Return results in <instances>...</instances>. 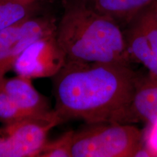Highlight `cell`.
Wrapping results in <instances>:
<instances>
[{
	"label": "cell",
	"mask_w": 157,
	"mask_h": 157,
	"mask_svg": "<svg viewBox=\"0 0 157 157\" xmlns=\"http://www.w3.org/2000/svg\"><path fill=\"white\" fill-rule=\"evenodd\" d=\"M155 13H156V15L157 17V0L156 1V2H155Z\"/></svg>",
	"instance_id": "cell-15"
},
{
	"label": "cell",
	"mask_w": 157,
	"mask_h": 157,
	"mask_svg": "<svg viewBox=\"0 0 157 157\" xmlns=\"http://www.w3.org/2000/svg\"><path fill=\"white\" fill-rule=\"evenodd\" d=\"M143 130V148L137 156H157V119L146 123Z\"/></svg>",
	"instance_id": "cell-14"
},
{
	"label": "cell",
	"mask_w": 157,
	"mask_h": 157,
	"mask_svg": "<svg viewBox=\"0 0 157 157\" xmlns=\"http://www.w3.org/2000/svg\"><path fill=\"white\" fill-rule=\"evenodd\" d=\"M56 36L67 62L131 66L123 29L91 0H63Z\"/></svg>",
	"instance_id": "cell-2"
},
{
	"label": "cell",
	"mask_w": 157,
	"mask_h": 157,
	"mask_svg": "<svg viewBox=\"0 0 157 157\" xmlns=\"http://www.w3.org/2000/svg\"><path fill=\"white\" fill-rule=\"evenodd\" d=\"M64 120L54 109L0 127V157H37L49 132Z\"/></svg>",
	"instance_id": "cell-4"
},
{
	"label": "cell",
	"mask_w": 157,
	"mask_h": 157,
	"mask_svg": "<svg viewBox=\"0 0 157 157\" xmlns=\"http://www.w3.org/2000/svg\"><path fill=\"white\" fill-rule=\"evenodd\" d=\"M27 1L29 2H38L39 0H27Z\"/></svg>",
	"instance_id": "cell-17"
},
{
	"label": "cell",
	"mask_w": 157,
	"mask_h": 157,
	"mask_svg": "<svg viewBox=\"0 0 157 157\" xmlns=\"http://www.w3.org/2000/svg\"><path fill=\"white\" fill-rule=\"evenodd\" d=\"M33 78L17 75L0 79L2 87L18 107L29 117L44 114L52 111L50 102L34 87Z\"/></svg>",
	"instance_id": "cell-8"
},
{
	"label": "cell",
	"mask_w": 157,
	"mask_h": 157,
	"mask_svg": "<svg viewBox=\"0 0 157 157\" xmlns=\"http://www.w3.org/2000/svg\"><path fill=\"white\" fill-rule=\"evenodd\" d=\"M67 63L56 33L31 44L15 61L13 70L17 75L31 78H52Z\"/></svg>",
	"instance_id": "cell-7"
},
{
	"label": "cell",
	"mask_w": 157,
	"mask_h": 157,
	"mask_svg": "<svg viewBox=\"0 0 157 157\" xmlns=\"http://www.w3.org/2000/svg\"><path fill=\"white\" fill-rule=\"evenodd\" d=\"M53 17L32 16L0 31V79L13 70L17 59L31 44L43 36L56 33Z\"/></svg>",
	"instance_id": "cell-5"
},
{
	"label": "cell",
	"mask_w": 157,
	"mask_h": 157,
	"mask_svg": "<svg viewBox=\"0 0 157 157\" xmlns=\"http://www.w3.org/2000/svg\"><path fill=\"white\" fill-rule=\"evenodd\" d=\"M139 76L127 65L67 62L52 77L54 109L64 121L128 124Z\"/></svg>",
	"instance_id": "cell-1"
},
{
	"label": "cell",
	"mask_w": 157,
	"mask_h": 157,
	"mask_svg": "<svg viewBox=\"0 0 157 157\" xmlns=\"http://www.w3.org/2000/svg\"><path fill=\"white\" fill-rule=\"evenodd\" d=\"M15 103L0 84V122L9 124L29 117Z\"/></svg>",
	"instance_id": "cell-13"
},
{
	"label": "cell",
	"mask_w": 157,
	"mask_h": 157,
	"mask_svg": "<svg viewBox=\"0 0 157 157\" xmlns=\"http://www.w3.org/2000/svg\"><path fill=\"white\" fill-rule=\"evenodd\" d=\"M156 0H91L100 13L111 17L124 29L137 15Z\"/></svg>",
	"instance_id": "cell-10"
},
{
	"label": "cell",
	"mask_w": 157,
	"mask_h": 157,
	"mask_svg": "<svg viewBox=\"0 0 157 157\" xmlns=\"http://www.w3.org/2000/svg\"><path fill=\"white\" fill-rule=\"evenodd\" d=\"M157 119V79L140 75L129 110L128 124L150 123Z\"/></svg>",
	"instance_id": "cell-9"
},
{
	"label": "cell",
	"mask_w": 157,
	"mask_h": 157,
	"mask_svg": "<svg viewBox=\"0 0 157 157\" xmlns=\"http://www.w3.org/2000/svg\"><path fill=\"white\" fill-rule=\"evenodd\" d=\"M6 1H7V0H0V7H1L2 6L3 4L5 3Z\"/></svg>",
	"instance_id": "cell-16"
},
{
	"label": "cell",
	"mask_w": 157,
	"mask_h": 157,
	"mask_svg": "<svg viewBox=\"0 0 157 157\" xmlns=\"http://www.w3.org/2000/svg\"><path fill=\"white\" fill-rule=\"evenodd\" d=\"M131 63L143 65L149 78L157 79V17L155 3L123 29Z\"/></svg>",
	"instance_id": "cell-6"
},
{
	"label": "cell",
	"mask_w": 157,
	"mask_h": 157,
	"mask_svg": "<svg viewBox=\"0 0 157 157\" xmlns=\"http://www.w3.org/2000/svg\"><path fill=\"white\" fill-rule=\"evenodd\" d=\"M143 146V130L133 124H86L74 132L71 157H135Z\"/></svg>",
	"instance_id": "cell-3"
},
{
	"label": "cell",
	"mask_w": 157,
	"mask_h": 157,
	"mask_svg": "<svg viewBox=\"0 0 157 157\" xmlns=\"http://www.w3.org/2000/svg\"><path fill=\"white\" fill-rule=\"evenodd\" d=\"M37 3L27 0H7L0 7V31L34 16Z\"/></svg>",
	"instance_id": "cell-11"
},
{
	"label": "cell",
	"mask_w": 157,
	"mask_h": 157,
	"mask_svg": "<svg viewBox=\"0 0 157 157\" xmlns=\"http://www.w3.org/2000/svg\"><path fill=\"white\" fill-rule=\"evenodd\" d=\"M74 132L68 131L56 140L48 141L37 157H71Z\"/></svg>",
	"instance_id": "cell-12"
}]
</instances>
